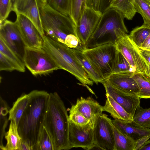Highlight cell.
Masks as SVG:
<instances>
[{
  "label": "cell",
  "mask_w": 150,
  "mask_h": 150,
  "mask_svg": "<svg viewBox=\"0 0 150 150\" xmlns=\"http://www.w3.org/2000/svg\"><path fill=\"white\" fill-rule=\"evenodd\" d=\"M29 102L18 125L22 140L34 150L43 125L49 93L45 91L34 90L28 94Z\"/></svg>",
  "instance_id": "cell-1"
},
{
  "label": "cell",
  "mask_w": 150,
  "mask_h": 150,
  "mask_svg": "<svg viewBox=\"0 0 150 150\" xmlns=\"http://www.w3.org/2000/svg\"><path fill=\"white\" fill-rule=\"evenodd\" d=\"M69 125V116L63 101L57 92L50 93L43 126L51 138L54 150L70 149Z\"/></svg>",
  "instance_id": "cell-2"
},
{
  "label": "cell",
  "mask_w": 150,
  "mask_h": 150,
  "mask_svg": "<svg viewBox=\"0 0 150 150\" xmlns=\"http://www.w3.org/2000/svg\"><path fill=\"white\" fill-rule=\"evenodd\" d=\"M42 38V48L53 59L59 69L70 73L84 86L93 85V82L89 78L77 58L73 49L45 35Z\"/></svg>",
  "instance_id": "cell-3"
},
{
  "label": "cell",
  "mask_w": 150,
  "mask_h": 150,
  "mask_svg": "<svg viewBox=\"0 0 150 150\" xmlns=\"http://www.w3.org/2000/svg\"><path fill=\"white\" fill-rule=\"evenodd\" d=\"M38 2L42 28L47 35L64 44L68 35L73 34L76 36V25L69 16L54 10L47 3L39 0Z\"/></svg>",
  "instance_id": "cell-4"
},
{
  "label": "cell",
  "mask_w": 150,
  "mask_h": 150,
  "mask_svg": "<svg viewBox=\"0 0 150 150\" xmlns=\"http://www.w3.org/2000/svg\"><path fill=\"white\" fill-rule=\"evenodd\" d=\"M124 18L120 12L113 8H110L102 13L97 27L85 49L107 43L115 44L116 29L120 28L126 33L128 32Z\"/></svg>",
  "instance_id": "cell-5"
},
{
  "label": "cell",
  "mask_w": 150,
  "mask_h": 150,
  "mask_svg": "<svg viewBox=\"0 0 150 150\" xmlns=\"http://www.w3.org/2000/svg\"><path fill=\"white\" fill-rule=\"evenodd\" d=\"M117 50L115 44L110 43L84 49L82 52L104 81L112 74Z\"/></svg>",
  "instance_id": "cell-6"
},
{
  "label": "cell",
  "mask_w": 150,
  "mask_h": 150,
  "mask_svg": "<svg viewBox=\"0 0 150 150\" xmlns=\"http://www.w3.org/2000/svg\"><path fill=\"white\" fill-rule=\"evenodd\" d=\"M116 38L115 43L117 49L122 54L136 72L146 78H150L147 62L142 56L138 48L129 39L127 33L120 28L115 30Z\"/></svg>",
  "instance_id": "cell-7"
},
{
  "label": "cell",
  "mask_w": 150,
  "mask_h": 150,
  "mask_svg": "<svg viewBox=\"0 0 150 150\" xmlns=\"http://www.w3.org/2000/svg\"><path fill=\"white\" fill-rule=\"evenodd\" d=\"M23 62L25 66L35 76L47 75L59 69L43 48L26 47Z\"/></svg>",
  "instance_id": "cell-8"
},
{
  "label": "cell",
  "mask_w": 150,
  "mask_h": 150,
  "mask_svg": "<svg viewBox=\"0 0 150 150\" xmlns=\"http://www.w3.org/2000/svg\"><path fill=\"white\" fill-rule=\"evenodd\" d=\"M95 147L99 149L115 150V141L112 120L105 114L98 117L93 127Z\"/></svg>",
  "instance_id": "cell-9"
},
{
  "label": "cell",
  "mask_w": 150,
  "mask_h": 150,
  "mask_svg": "<svg viewBox=\"0 0 150 150\" xmlns=\"http://www.w3.org/2000/svg\"><path fill=\"white\" fill-rule=\"evenodd\" d=\"M102 13L86 7L76 25V33L81 45L84 49L96 30Z\"/></svg>",
  "instance_id": "cell-10"
},
{
  "label": "cell",
  "mask_w": 150,
  "mask_h": 150,
  "mask_svg": "<svg viewBox=\"0 0 150 150\" xmlns=\"http://www.w3.org/2000/svg\"><path fill=\"white\" fill-rule=\"evenodd\" d=\"M0 38L24 62L26 47L16 21L13 22L6 19L0 25Z\"/></svg>",
  "instance_id": "cell-11"
},
{
  "label": "cell",
  "mask_w": 150,
  "mask_h": 150,
  "mask_svg": "<svg viewBox=\"0 0 150 150\" xmlns=\"http://www.w3.org/2000/svg\"><path fill=\"white\" fill-rule=\"evenodd\" d=\"M69 141L70 149L80 147L90 150L95 147L93 127L90 123L81 126L69 122Z\"/></svg>",
  "instance_id": "cell-12"
},
{
  "label": "cell",
  "mask_w": 150,
  "mask_h": 150,
  "mask_svg": "<svg viewBox=\"0 0 150 150\" xmlns=\"http://www.w3.org/2000/svg\"><path fill=\"white\" fill-rule=\"evenodd\" d=\"M102 83L106 91V95L111 97L133 117L137 108L140 105V98L137 95L127 92L105 81Z\"/></svg>",
  "instance_id": "cell-13"
},
{
  "label": "cell",
  "mask_w": 150,
  "mask_h": 150,
  "mask_svg": "<svg viewBox=\"0 0 150 150\" xmlns=\"http://www.w3.org/2000/svg\"><path fill=\"white\" fill-rule=\"evenodd\" d=\"M23 40L26 47L42 48L43 38L32 22L25 16L16 14Z\"/></svg>",
  "instance_id": "cell-14"
},
{
  "label": "cell",
  "mask_w": 150,
  "mask_h": 150,
  "mask_svg": "<svg viewBox=\"0 0 150 150\" xmlns=\"http://www.w3.org/2000/svg\"><path fill=\"white\" fill-rule=\"evenodd\" d=\"M13 11L22 14L33 23L41 36L45 35L43 29L38 0H16L13 3Z\"/></svg>",
  "instance_id": "cell-15"
},
{
  "label": "cell",
  "mask_w": 150,
  "mask_h": 150,
  "mask_svg": "<svg viewBox=\"0 0 150 150\" xmlns=\"http://www.w3.org/2000/svg\"><path fill=\"white\" fill-rule=\"evenodd\" d=\"M103 106L91 97H81L77 99L75 104L72 105L69 111H76L83 115L93 127L99 115L101 114Z\"/></svg>",
  "instance_id": "cell-16"
},
{
  "label": "cell",
  "mask_w": 150,
  "mask_h": 150,
  "mask_svg": "<svg viewBox=\"0 0 150 150\" xmlns=\"http://www.w3.org/2000/svg\"><path fill=\"white\" fill-rule=\"evenodd\" d=\"M133 73L112 74L104 81L127 92L138 96L140 89L137 82L132 77Z\"/></svg>",
  "instance_id": "cell-17"
},
{
  "label": "cell",
  "mask_w": 150,
  "mask_h": 150,
  "mask_svg": "<svg viewBox=\"0 0 150 150\" xmlns=\"http://www.w3.org/2000/svg\"><path fill=\"white\" fill-rule=\"evenodd\" d=\"M112 122L122 133L135 143L144 137L150 136V129L141 126L133 120L125 121L115 119Z\"/></svg>",
  "instance_id": "cell-18"
},
{
  "label": "cell",
  "mask_w": 150,
  "mask_h": 150,
  "mask_svg": "<svg viewBox=\"0 0 150 150\" xmlns=\"http://www.w3.org/2000/svg\"><path fill=\"white\" fill-rule=\"evenodd\" d=\"M106 96L107 99L105 105L103 106V111L108 112L114 119L125 121L133 120V117L128 113L111 97L108 95Z\"/></svg>",
  "instance_id": "cell-19"
},
{
  "label": "cell",
  "mask_w": 150,
  "mask_h": 150,
  "mask_svg": "<svg viewBox=\"0 0 150 150\" xmlns=\"http://www.w3.org/2000/svg\"><path fill=\"white\" fill-rule=\"evenodd\" d=\"M10 121L8 130L4 136L7 143L4 150H18L22 139L19 134L15 120Z\"/></svg>",
  "instance_id": "cell-20"
},
{
  "label": "cell",
  "mask_w": 150,
  "mask_h": 150,
  "mask_svg": "<svg viewBox=\"0 0 150 150\" xmlns=\"http://www.w3.org/2000/svg\"><path fill=\"white\" fill-rule=\"evenodd\" d=\"M30 100L28 94L23 93L13 103L8 114L9 120H15L17 126Z\"/></svg>",
  "instance_id": "cell-21"
},
{
  "label": "cell",
  "mask_w": 150,
  "mask_h": 150,
  "mask_svg": "<svg viewBox=\"0 0 150 150\" xmlns=\"http://www.w3.org/2000/svg\"><path fill=\"white\" fill-rule=\"evenodd\" d=\"M135 1V0H112L110 8L117 10L122 14L124 18L131 20L136 13Z\"/></svg>",
  "instance_id": "cell-22"
},
{
  "label": "cell",
  "mask_w": 150,
  "mask_h": 150,
  "mask_svg": "<svg viewBox=\"0 0 150 150\" xmlns=\"http://www.w3.org/2000/svg\"><path fill=\"white\" fill-rule=\"evenodd\" d=\"M112 127L115 150H134L135 143L122 133L113 123Z\"/></svg>",
  "instance_id": "cell-23"
},
{
  "label": "cell",
  "mask_w": 150,
  "mask_h": 150,
  "mask_svg": "<svg viewBox=\"0 0 150 150\" xmlns=\"http://www.w3.org/2000/svg\"><path fill=\"white\" fill-rule=\"evenodd\" d=\"M77 58L87 73L89 77L97 85L99 83H102L103 81L95 70L90 62L86 58L82 51L73 49Z\"/></svg>",
  "instance_id": "cell-24"
},
{
  "label": "cell",
  "mask_w": 150,
  "mask_h": 150,
  "mask_svg": "<svg viewBox=\"0 0 150 150\" xmlns=\"http://www.w3.org/2000/svg\"><path fill=\"white\" fill-rule=\"evenodd\" d=\"M150 33V26L143 24L137 26L131 32L128 36L132 42L140 48Z\"/></svg>",
  "instance_id": "cell-25"
},
{
  "label": "cell",
  "mask_w": 150,
  "mask_h": 150,
  "mask_svg": "<svg viewBox=\"0 0 150 150\" xmlns=\"http://www.w3.org/2000/svg\"><path fill=\"white\" fill-rule=\"evenodd\" d=\"M0 105V148L1 149L4 150V146L3 144V140L6 132L5 130L9 121L8 115L11 108L1 96Z\"/></svg>",
  "instance_id": "cell-26"
},
{
  "label": "cell",
  "mask_w": 150,
  "mask_h": 150,
  "mask_svg": "<svg viewBox=\"0 0 150 150\" xmlns=\"http://www.w3.org/2000/svg\"><path fill=\"white\" fill-rule=\"evenodd\" d=\"M127 72L134 73L136 72V71L129 64L121 52L117 49L112 74Z\"/></svg>",
  "instance_id": "cell-27"
},
{
  "label": "cell",
  "mask_w": 150,
  "mask_h": 150,
  "mask_svg": "<svg viewBox=\"0 0 150 150\" xmlns=\"http://www.w3.org/2000/svg\"><path fill=\"white\" fill-rule=\"evenodd\" d=\"M132 77L136 81L140 89L138 96L140 98H150V78L144 77L140 73H133Z\"/></svg>",
  "instance_id": "cell-28"
},
{
  "label": "cell",
  "mask_w": 150,
  "mask_h": 150,
  "mask_svg": "<svg viewBox=\"0 0 150 150\" xmlns=\"http://www.w3.org/2000/svg\"><path fill=\"white\" fill-rule=\"evenodd\" d=\"M0 52L6 56L15 64L18 68L19 71L22 72L25 71V66L24 62L7 46L1 38H0Z\"/></svg>",
  "instance_id": "cell-29"
},
{
  "label": "cell",
  "mask_w": 150,
  "mask_h": 150,
  "mask_svg": "<svg viewBox=\"0 0 150 150\" xmlns=\"http://www.w3.org/2000/svg\"><path fill=\"white\" fill-rule=\"evenodd\" d=\"M69 16L76 25L86 7V0H69Z\"/></svg>",
  "instance_id": "cell-30"
},
{
  "label": "cell",
  "mask_w": 150,
  "mask_h": 150,
  "mask_svg": "<svg viewBox=\"0 0 150 150\" xmlns=\"http://www.w3.org/2000/svg\"><path fill=\"white\" fill-rule=\"evenodd\" d=\"M133 120L141 126L150 129V108H143L139 106L136 110Z\"/></svg>",
  "instance_id": "cell-31"
},
{
  "label": "cell",
  "mask_w": 150,
  "mask_h": 150,
  "mask_svg": "<svg viewBox=\"0 0 150 150\" xmlns=\"http://www.w3.org/2000/svg\"><path fill=\"white\" fill-rule=\"evenodd\" d=\"M34 150H54L53 144L48 132L43 125Z\"/></svg>",
  "instance_id": "cell-32"
},
{
  "label": "cell",
  "mask_w": 150,
  "mask_h": 150,
  "mask_svg": "<svg viewBox=\"0 0 150 150\" xmlns=\"http://www.w3.org/2000/svg\"><path fill=\"white\" fill-rule=\"evenodd\" d=\"M136 13H139L144 20V24L150 26V1L135 0Z\"/></svg>",
  "instance_id": "cell-33"
},
{
  "label": "cell",
  "mask_w": 150,
  "mask_h": 150,
  "mask_svg": "<svg viewBox=\"0 0 150 150\" xmlns=\"http://www.w3.org/2000/svg\"><path fill=\"white\" fill-rule=\"evenodd\" d=\"M46 3L54 10L65 15L69 16V0H46Z\"/></svg>",
  "instance_id": "cell-34"
},
{
  "label": "cell",
  "mask_w": 150,
  "mask_h": 150,
  "mask_svg": "<svg viewBox=\"0 0 150 150\" xmlns=\"http://www.w3.org/2000/svg\"><path fill=\"white\" fill-rule=\"evenodd\" d=\"M13 10L12 0H0V23L1 25Z\"/></svg>",
  "instance_id": "cell-35"
},
{
  "label": "cell",
  "mask_w": 150,
  "mask_h": 150,
  "mask_svg": "<svg viewBox=\"0 0 150 150\" xmlns=\"http://www.w3.org/2000/svg\"><path fill=\"white\" fill-rule=\"evenodd\" d=\"M14 70L18 71L16 65L7 57L0 52V71H11Z\"/></svg>",
  "instance_id": "cell-36"
},
{
  "label": "cell",
  "mask_w": 150,
  "mask_h": 150,
  "mask_svg": "<svg viewBox=\"0 0 150 150\" xmlns=\"http://www.w3.org/2000/svg\"><path fill=\"white\" fill-rule=\"evenodd\" d=\"M69 120L75 125H84L89 123V122L83 115L76 111H69Z\"/></svg>",
  "instance_id": "cell-37"
},
{
  "label": "cell",
  "mask_w": 150,
  "mask_h": 150,
  "mask_svg": "<svg viewBox=\"0 0 150 150\" xmlns=\"http://www.w3.org/2000/svg\"><path fill=\"white\" fill-rule=\"evenodd\" d=\"M64 44L72 49H76L83 51L84 50L81 45L77 37L73 34L67 35L65 40Z\"/></svg>",
  "instance_id": "cell-38"
},
{
  "label": "cell",
  "mask_w": 150,
  "mask_h": 150,
  "mask_svg": "<svg viewBox=\"0 0 150 150\" xmlns=\"http://www.w3.org/2000/svg\"><path fill=\"white\" fill-rule=\"evenodd\" d=\"M100 1V0H86V6L99 11Z\"/></svg>",
  "instance_id": "cell-39"
},
{
  "label": "cell",
  "mask_w": 150,
  "mask_h": 150,
  "mask_svg": "<svg viewBox=\"0 0 150 150\" xmlns=\"http://www.w3.org/2000/svg\"><path fill=\"white\" fill-rule=\"evenodd\" d=\"M112 0H100L99 11L102 13L110 8V6Z\"/></svg>",
  "instance_id": "cell-40"
},
{
  "label": "cell",
  "mask_w": 150,
  "mask_h": 150,
  "mask_svg": "<svg viewBox=\"0 0 150 150\" xmlns=\"http://www.w3.org/2000/svg\"><path fill=\"white\" fill-rule=\"evenodd\" d=\"M150 138V136H147L138 140L135 142V146L134 150H139L140 148Z\"/></svg>",
  "instance_id": "cell-41"
},
{
  "label": "cell",
  "mask_w": 150,
  "mask_h": 150,
  "mask_svg": "<svg viewBox=\"0 0 150 150\" xmlns=\"http://www.w3.org/2000/svg\"><path fill=\"white\" fill-rule=\"evenodd\" d=\"M138 50L142 56L150 64V51L139 48Z\"/></svg>",
  "instance_id": "cell-42"
},
{
  "label": "cell",
  "mask_w": 150,
  "mask_h": 150,
  "mask_svg": "<svg viewBox=\"0 0 150 150\" xmlns=\"http://www.w3.org/2000/svg\"><path fill=\"white\" fill-rule=\"evenodd\" d=\"M150 51V33L140 48Z\"/></svg>",
  "instance_id": "cell-43"
},
{
  "label": "cell",
  "mask_w": 150,
  "mask_h": 150,
  "mask_svg": "<svg viewBox=\"0 0 150 150\" xmlns=\"http://www.w3.org/2000/svg\"><path fill=\"white\" fill-rule=\"evenodd\" d=\"M18 150H32L31 147L26 142L21 140Z\"/></svg>",
  "instance_id": "cell-44"
},
{
  "label": "cell",
  "mask_w": 150,
  "mask_h": 150,
  "mask_svg": "<svg viewBox=\"0 0 150 150\" xmlns=\"http://www.w3.org/2000/svg\"><path fill=\"white\" fill-rule=\"evenodd\" d=\"M139 150H150V140H148L140 148Z\"/></svg>",
  "instance_id": "cell-45"
},
{
  "label": "cell",
  "mask_w": 150,
  "mask_h": 150,
  "mask_svg": "<svg viewBox=\"0 0 150 150\" xmlns=\"http://www.w3.org/2000/svg\"><path fill=\"white\" fill-rule=\"evenodd\" d=\"M41 2L43 3H46V0H39Z\"/></svg>",
  "instance_id": "cell-46"
},
{
  "label": "cell",
  "mask_w": 150,
  "mask_h": 150,
  "mask_svg": "<svg viewBox=\"0 0 150 150\" xmlns=\"http://www.w3.org/2000/svg\"><path fill=\"white\" fill-rule=\"evenodd\" d=\"M148 65L149 66V69H150V64L148 62Z\"/></svg>",
  "instance_id": "cell-47"
},
{
  "label": "cell",
  "mask_w": 150,
  "mask_h": 150,
  "mask_svg": "<svg viewBox=\"0 0 150 150\" xmlns=\"http://www.w3.org/2000/svg\"><path fill=\"white\" fill-rule=\"evenodd\" d=\"M16 0H12L13 3L16 1Z\"/></svg>",
  "instance_id": "cell-48"
},
{
  "label": "cell",
  "mask_w": 150,
  "mask_h": 150,
  "mask_svg": "<svg viewBox=\"0 0 150 150\" xmlns=\"http://www.w3.org/2000/svg\"><path fill=\"white\" fill-rule=\"evenodd\" d=\"M149 1H150V0H149Z\"/></svg>",
  "instance_id": "cell-49"
}]
</instances>
